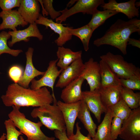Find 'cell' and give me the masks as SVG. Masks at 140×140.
<instances>
[{
  "label": "cell",
  "instance_id": "1",
  "mask_svg": "<svg viewBox=\"0 0 140 140\" xmlns=\"http://www.w3.org/2000/svg\"><path fill=\"white\" fill-rule=\"evenodd\" d=\"M1 98L6 107H39L53 102V99L46 87L36 90L24 88L17 83L9 85Z\"/></svg>",
  "mask_w": 140,
  "mask_h": 140
},
{
  "label": "cell",
  "instance_id": "2",
  "mask_svg": "<svg viewBox=\"0 0 140 140\" xmlns=\"http://www.w3.org/2000/svg\"><path fill=\"white\" fill-rule=\"evenodd\" d=\"M140 33V20L132 18L126 21L118 19L101 37L95 40L93 44L98 47L108 45L119 49L124 55L127 54L128 42L133 33Z\"/></svg>",
  "mask_w": 140,
  "mask_h": 140
},
{
  "label": "cell",
  "instance_id": "3",
  "mask_svg": "<svg viewBox=\"0 0 140 140\" xmlns=\"http://www.w3.org/2000/svg\"><path fill=\"white\" fill-rule=\"evenodd\" d=\"M12 107V110L8 115L9 119L27 137L26 140H55L54 137H48L42 131L41 127L43 124L40 121L32 122L26 118L24 114L20 111V108L14 106Z\"/></svg>",
  "mask_w": 140,
  "mask_h": 140
},
{
  "label": "cell",
  "instance_id": "4",
  "mask_svg": "<svg viewBox=\"0 0 140 140\" xmlns=\"http://www.w3.org/2000/svg\"><path fill=\"white\" fill-rule=\"evenodd\" d=\"M57 103L35 108L31 115L33 118H38L43 125L51 130L66 131L63 115Z\"/></svg>",
  "mask_w": 140,
  "mask_h": 140
},
{
  "label": "cell",
  "instance_id": "5",
  "mask_svg": "<svg viewBox=\"0 0 140 140\" xmlns=\"http://www.w3.org/2000/svg\"><path fill=\"white\" fill-rule=\"evenodd\" d=\"M100 58L120 79L128 78L136 74L139 69L132 63L125 60L120 55L114 54L108 52Z\"/></svg>",
  "mask_w": 140,
  "mask_h": 140
},
{
  "label": "cell",
  "instance_id": "6",
  "mask_svg": "<svg viewBox=\"0 0 140 140\" xmlns=\"http://www.w3.org/2000/svg\"><path fill=\"white\" fill-rule=\"evenodd\" d=\"M104 0H78L72 7L60 11L61 15L55 19L56 22L61 24L69 17L78 13L93 15L98 10L97 7L105 3Z\"/></svg>",
  "mask_w": 140,
  "mask_h": 140
},
{
  "label": "cell",
  "instance_id": "7",
  "mask_svg": "<svg viewBox=\"0 0 140 140\" xmlns=\"http://www.w3.org/2000/svg\"><path fill=\"white\" fill-rule=\"evenodd\" d=\"M119 137L124 140H140V107L132 110L123 121Z\"/></svg>",
  "mask_w": 140,
  "mask_h": 140
},
{
  "label": "cell",
  "instance_id": "8",
  "mask_svg": "<svg viewBox=\"0 0 140 140\" xmlns=\"http://www.w3.org/2000/svg\"><path fill=\"white\" fill-rule=\"evenodd\" d=\"M58 59L50 61L47 69L42 77L39 79H33L31 81V89L36 90L44 87H48L51 88L53 102H57L54 91V85L55 81L59 77L62 70H59L57 66Z\"/></svg>",
  "mask_w": 140,
  "mask_h": 140
},
{
  "label": "cell",
  "instance_id": "9",
  "mask_svg": "<svg viewBox=\"0 0 140 140\" xmlns=\"http://www.w3.org/2000/svg\"><path fill=\"white\" fill-rule=\"evenodd\" d=\"M81 101L72 103L57 101V105L62 112L64 119L67 135L69 137L74 134V129Z\"/></svg>",
  "mask_w": 140,
  "mask_h": 140
},
{
  "label": "cell",
  "instance_id": "10",
  "mask_svg": "<svg viewBox=\"0 0 140 140\" xmlns=\"http://www.w3.org/2000/svg\"><path fill=\"white\" fill-rule=\"evenodd\" d=\"M84 69L80 76L86 80L90 91L98 89L101 86V77L99 63L91 58L84 63Z\"/></svg>",
  "mask_w": 140,
  "mask_h": 140
},
{
  "label": "cell",
  "instance_id": "11",
  "mask_svg": "<svg viewBox=\"0 0 140 140\" xmlns=\"http://www.w3.org/2000/svg\"><path fill=\"white\" fill-rule=\"evenodd\" d=\"M35 23L37 24L44 25L46 28L49 27L59 34V37L55 40V43L59 47L63 46L72 38V36L69 31V27H65L61 24L55 22L52 19L44 16L41 14H40Z\"/></svg>",
  "mask_w": 140,
  "mask_h": 140
},
{
  "label": "cell",
  "instance_id": "12",
  "mask_svg": "<svg viewBox=\"0 0 140 140\" xmlns=\"http://www.w3.org/2000/svg\"><path fill=\"white\" fill-rule=\"evenodd\" d=\"M84 67L81 58L76 60L63 70L59 76L55 87L64 88L69 83L79 77Z\"/></svg>",
  "mask_w": 140,
  "mask_h": 140
},
{
  "label": "cell",
  "instance_id": "13",
  "mask_svg": "<svg viewBox=\"0 0 140 140\" xmlns=\"http://www.w3.org/2000/svg\"><path fill=\"white\" fill-rule=\"evenodd\" d=\"M84 80L82 78L79 77L64 88L60 95L63 102L72 103L82 100L81 87Z\"/></svg>",
  "mask_w": 140,
  "mask_h": 140
},
{
  "label": "cell",
  "instance_id": "14",
  "mask_svg": "<svg viewBox=\"0 0 140 140\" xmlns=\"http://www.w3.org/2000/svg\"><path fill=\"white\" fill-rule=\"evenodd\" d=\"M136 0H130L128 2L117 3L115 0H109L107 3L100 5L104 10H110L121 12L125 15L129 19L139 16V8L135 6Z\"/></svg>",
  "mask_w": 140,
  "mask_h": 140
},
{
  "label": "cell",
  "instance_id": "15",
  "mask_svg": "<svg viewBox=\"0 0 140 140\" xmlns=\"http://www.w3.org/2000/svg\"><path fill=\"white\" fill-rule=\"evenodd\" d=\"M82 100L85 103L89 110L94 115L97 122L101 121V116L104 113H106L107 110L103 105L97 89L93 91H82Z\"/></svg>",
  "mask_w": 140,
  "mask_h": 140
},
{
  "label": "cell",
  "instance_id": "16",
  "mask_svg": "<svg viewBox=\"0 0 140 140\" xmlns=\"http://www.w3.org/2000/svg\"><path fill=\"white\" fill-rule=\"evenodd\" d=\"M121 85L100 87L97 89L102 103L107 110L122 99Z\"/></svg>",
  "mask_w": 140,
  "mask_h": 140
},
{
  "label": "cell",
  "instance_id": "17",
  "mask_svg": "<svg viewBox=\"0 0 140 140\" xmlns=\"http://www.w3.org/2000/svg\"><path fill=\"white\" fill-rule=\"evenodd\" d=\"M8 32L11 37V40L8 42L9 47H12L17 42L22 41H28L30 37H36L40 41L42 40L43 37L35 22L30 24L27 27L24 29L9 31Z\"/></svg>",
  "mask_w": 140,
  "mask_h": 140
},
{
  "label": "cell",
  "instance_id": "18",
  "mask_svg": "<svg viewBox=\"0 0 140 140\" xmlns=\"http://www.w3.org/2000/svg\"><path fill=\"white\" fill-rule=\"evenodd\" d=\"M17 10L25 22L30 24H33L40 14L39 2L36 0H21Z\"/></svg>",
  "mask_w": 140,
  "mask_h": 140
},
{
  "label": "cell",
  "instance_id": "19",
  "mask_svg": "<svg viewBox=\"0 0 140 140\" xmlns=\"http://www.w3.org/2000/svg\"><path fill=\"white\" fill-rule=\"evenodd\" d=\"M33 51L32 48L29 47L25 53L26 61L25 71L18 82L19 85L25 88H28L30 82L35 77L43 75L45 72L39 71L34 67L32 61Z\"/></svg>",
  "mask_w": 140,
  "mask_h": 140
},
{
  "label": "cell",
  "instance_id": "20",
  "mask_svg": "<svg viewBox=\"0 0 140 140\" xmlns=\"http://www.w3.org/2000/svg\"><path fill=\"white\" fill-rule=\"evenodd\" d=\"M0 17L2 22L0 24V30L10 29L13 31L17 30L18 26L23 27L28 24L25 22L17 10L3 11L0 12Z\"/></svg>",
  "mask_w": 140,
  "mask_h": 140
},
{
  "label": "cell",
  "instance_id": "21",
  "mask_svg": "<svg viewBox=\"0 0 140 140\" xmlns=\"http://www.w3.org/2000/svg\"><path fill=\"white\" fill-rule=\"evenodd\" d=\"M58 67L63 70L77 59L81 58L82 51L74 52L70 49L63 46L58 47L57 52Z\"/></svg>",
  "mask_w": 140,
  "mask_h": 140
},
{
  "label": "cell",
  "instance_id": "22",
  "mask_svg": "<svg viewBox=\"0 0 140 140\" xmlns=\"http://www.w3.org/2000/svg\"><path fill=\"white\" fill-rule=\"evenodd\" d=\"M101 87L117 86L121 85L120 79L114 73L104 61L101 60L99 62Z\"/></svg>",
  "mask_w": 140,
  "mask_h": 140
},
{
  "label": "cell",
  "instance_id": "23",
  "mask_svg": "<svg viewBox=\"0 0 140 140\" xmlns=\"http://www.w3.org/2000/svg\"><path fill=\"white\" fill-rule=\"evenodd\" d=\"M90 111L85 102L81 100L77 117L88 132V135L92 138L95 134L97 127L92 118Z\"/></svg>",
  "mask_w": 140,
  "mask_h": 140
},
{
  "label": "cell",
  "instance_id": "24",
  "mask_svg": "<svg viewBox=\"0 0 140 140\" xmlns=\"http://www.w3.org/2000/svg\"><path fill=\"white\" fill-rule=\"evenodd\" d=\"M113 118L112 112L109 109L101 124L98 126L97 131L92 140H115L112 137L110 126Z\"/></svg>",
  "mask_w": 140,
  "mask_h": 140
},
{
  "label": "cell",
  "instance_id": "25",
  "mask_svg": "<svg viewBox=\"0 0 140 140\" xmlns=\"http://www.w3.org/2000/svg\"><path fill=\"white\" fill-rule=\"evenodd\" d=\"M68 30L72 36H76L80 39L84 50L88 51L89 49V41L94 31L87 24L76 29L69 27Z\"/></svg>",
  "mask_w": 140,
  "mask_h": 140
},
{
  "label": "cell",
  "instance_id": "26",
  "mask_svg": "<svg viewBox=\"0 0 140 140\" xmlns=\"http://www.w3.org/2000/svg\"><path fill=\"white\" fill-rule=\"evenodd\" d=\"M119 13L116 11L107 9L98 10L92 15V18L87 25L94 31L103 24L108 18Z\"/></svg>",
  "mask_w": 140,
  "mask_h": 140
},
{
  "label": "cell",
  "instance_id": "27",
  "mask_svg": "<svg viewBox=\"0 0 140 140\" xmlns=\"http://www.w3.org/2000/svg\"><path fill=\"white\" fill-rule=\"evenodd\" d=\"M121 97L122 99L131 110L136 109L140 107L139 92L135 93L133 90L123 87Z\"/></svg>",
  "mask_w": 140,
  "mask_h": 140
},
{
  "label": "cell",
  "instance_id": "28",
  "mask_svg": "<svg viewBox=\"0 0 140 140\" xmlns=\"http://www.w3.org/2000/svg\"><path fill=\"white\" fill-rule=\"evenodd\" d=\"M110 109L111 110L113 117H117L123 121L129 117L132 110L122 99Z\"/></svg>",
  "mask_w": 140,
  "mask_h": 140
},
{
  "label": "cell",
  "instance_id": "29",
  "mask_svg": "<svg viewBox=\"0 0 140 140\" xmlns=\"http://www.w3.org/2000/svg\"><path fill=\"white\" fill-rule=\"evenodd\" d=\"M11 37L8 32L3 31L0 33V55L6 53L14 57H17L23 51L21 50L11 49L8 45L7 40Z\"/></svg>",
  "mask_w": 140,
  "mask_h": 140
},
{
  "label": "cell",
  "instance_id": "30",
  "mask_svg": "<svg viewBox=\"0 0 140 140\" xmlns=\"http://www.w3.org/2000/svg\"><path fill=\"white\" fill-rule=\"evenodd\" d=\"M121 85L132 90H140V69L136 74L127 79H120Z\"/></svg>",
  "mask_w": 140,
  "mask_h": 140
},
{
  "label": "cell",
  "instance_id": "31",
  "mask_svg": "<svg viewBox=\"0 0 140 140\" xmlns=\"http://www.w3.org/2000/svg\"><path fill=\"white\" fill-rule=\"evenodd\" d=\"M4 124L6 131L7 140H19V137L23 135L21 132L17 130L14 123L10 119L5 120Z\"/></svg>",
  "mask_w": 140,
  "mask_h": 140
},
{
  "label": "cell",
  "instance_id": "32",
  "mask_svg": "<svg viewBox=\"0 0 140 140\" xmlns=\"http://www.w3.org/2000/svg\"><path fill=\"white\" fill-rule=\"evenodd\" d=\"M43 6L48 15H49L53 19H56L61 15L60 11L55 10L53 6L52 0H38Z\"/></svg>",
  "mask_w": 140,
  "mask_h": 140
},
{
  "label": "cell",
  "instance_id": "33",
  "mask_svg": "<svg viewBox=\"0 0 140 140\" xmlns=\"http://www.w3.org/2000/svg\"><path fill=\"white\" fill-rule=\"evenodd\" d=\"M123 121L117 117L113 118L110 126V132L111 136L115 140L117 139L120 133Z\"/></svg>",
  "mask_w": 140,
  "mask_h": 140
},
{
  "label": "cell",
  "instance_id": "34",
  "mask_svg": "<svg viewBox=\"0 0 140 140\" xmlns=\"http://www.w3.org/2000/svg\"><path fill=\"white\" fill-rule=\"evenodd\" d=\"M23 70L21 67L18 65H14L10 68L8 75L14 83H17L23 75Z\"/></svg>",
  "mask_w": 140,
  "mask_h": 140
},
{
  "label": "cell",
  "instance_id": "35",
  "mask_svg": "<svg viewBox=\"0 0 140 140\" xmlns=\"http://www.w3.org/2000/svg\"><path fill=\"white\" fill-rule=\"evenodd\" d=\"M21 0H0V7L3 11L12 10L13 8H19Z\"/></svg>",
  "mask_w": 140,
  "mask_h": 140
},
{
  "label": "cell",
  "instance_id": "36",
  "mask_svg": "<svg viewBox=\"0 0 140 140\" xmlns=\"http://www.w3.org/2000/svg\"><path fill=\"white\" fill-rule=\"evenodd\" d=\"M76 133L68 137L69 140H92L91 137L88 135L87 136H85L82 134L81 131V128L79 127L78 122L76 123Z\"/></svg>",
  "mask_w": 140,
  "mask_h": 140
},
{
  "label": "cell",
  "instance_id": "37",
  "mask_svg": "<svg viewBox=\"0 0 140 140\" xmlns=\"http://www.w3.org/2000/svg\"><path fill=\"white\" fill-rule=\"evenodd\" d=\"M54 131L55 137L59 140H69L67 136L66 131H62L56 130Z\"/></svg>",
  "mask_w": 140,
  "mask_h": 140
},
{
  "label": "cell",
  "instance_id": "38",
  "mask_svg": "<svg viewBox=\"0 0 140 140\" xmlns=\"http://www.w3.org/2000/svg\"><path fill=\"white\" fill-rule=\"evenodd\" d=\"M128 44L140 48V41L133 38H129L128 40Z\"/></svg>",
  "mask_w": 140,
  "mask_h": 140
},
{
  "label": "cell",
  "instance_id": "39",
  "mask_svg": "<svg viewBox=\"0 0 140 140\" xmlns=\"http://www.w3.org/2000/svg\"><path fill=\"white\" fill-rule=\"evenodd\" d=\"M77 0H71V1L67 5V6H70L72 5L74 3H75V2H76Z\"/></svg>",
  "mask_w": 140,
  "mask_h": 140
},
{
  "label": "cell",
  "instance_id": "40",
  "mask_svg": "<svg viewBox=\"0 0 140 140\" xmlns=\"http://www.w3.org/2000/svg\"><path fill=\"white\" fill-rule=\"evenodd\" d=\"M6 139V134L3 133L0 137V140H5Z\"/></svg>",
  "mask_w": 140,
  "mask_h": 140
},
{
  "label": "cell",
  "instance_id": "41",
  "mask_svg": "<svg viewBox=\"0 0 140 140\" xmlns=\"http://www.w3.org/2000/svg\"><path fill=\"white\" fill-rule=\"evenodd\" d=\"M135 6L137 8H139L140 6V2H136L135 3Z\"/></svg>",
  "mask_w": 140,
  "mask_h": 140
},
{
  "label": "cell",
  "instance_id": "42",
  "mask_svg": "<svg viewBox=\"0 0 140 140\" xmlns=\"http://www.w3.org/2000/svg\"><path fill=\"white\" fill-rule=\"evenodd\" d=\"M19 139V140H25L23 137L22 136H20Z\"/></svg>",
  "mask_w": 140,
  "mask_h": 140
}]
</instances>
